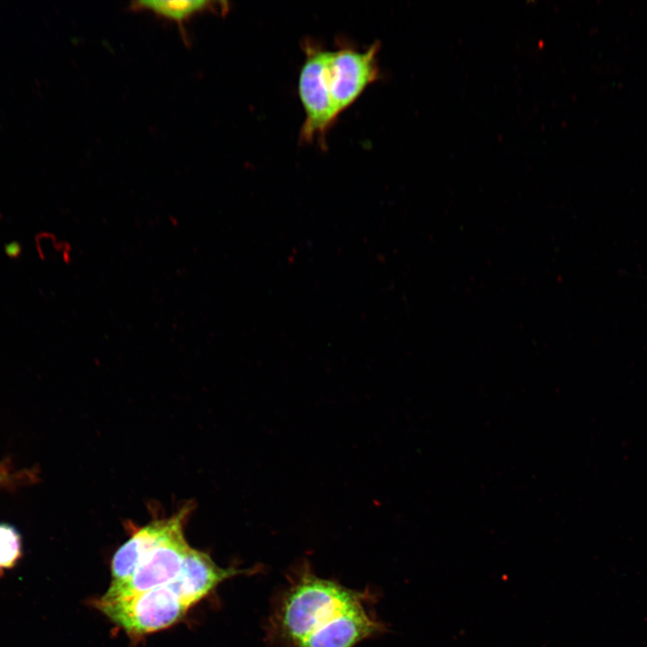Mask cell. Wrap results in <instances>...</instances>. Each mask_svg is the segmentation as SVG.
I'll list each match as a JSON object with an SVG mask.
<instances>
[{
  "label": "cell",
  "instance_id": "6da1fadb",
  "mask_svg": "<svg viewBox=\"0 0 647 647\" xmlns=\"http://www.w3.org/2000/svg\"><path fill=\"white\" fill-rule=\"evenodd\" d=\"M374 595L318 576L307 561L288 575L266 626L276 647H355L386 631Z\"/></svg>",
  "mask_w": 647,
  "mask_h": 647
},
{
  "label": "cell",
  "instance_id": "9c48e42d",
  "mask_svg": "<svg viewBox=\"0 0 647 647\" xmlns=\"http://www.w3.org/2000/svg\"><path fill=\"white\" fill-rule=\"evenodd\" d=\"M4 253L10 258H17L22 253L21 244L16 241L5 244Z\"/></svg>",
  "mask_w": 647,
  "mask_h": 647
},
{
  "label": "cell",
  "instance_id": "277c9868",
  "mask_svg": "<svg viewBox=\"0 0 647 647\" xmlns=\"http://www.w3.org/2000/svg\"><path fill=\"white\" fill-rule=\"evenodd\" d=\"M379 47L376 42L364 51L347 47L330 50L325 82L337 118L377 78Z\"/></svg>",
  "mask_w": 647,
  "mask_h": 647
},
{
  "label": "cell",
  "instance_id": "8992f818",
  "mask_svg": "<svg viewBox=\"0 0 647 647\" xmlns=\"http://www.w3.org/2000/svg\"><path fill=\"white\" fill-rule=\"evenodd\" d=\"M245 572L253 573V570L219 567L209 554L191 547L178 575L170 584L191 607L224 581Z\"/></svg>",
  "mask_w": 647,
  "mask_h": 647
},
{
  "label": "cell",
  "instance_id": "30bf717a",
  "mask_svg": "<svg viewBox=\"0 0 647 647\" xmlns=\"http://www.w3.org/2000/svg\"><path fill=\"white\" fill-rule=\"evenodd\" d=\"M9 474L6 466L0 465V484L7 483Z\"/></svg>",
  "mask_w": 647,
  "mask_h": 647
},
{
  "label": "cell",
  "instance_id": "ba28073f",
  "mask_svg": "<svg viewBox=\"0 0 647 647\" xmlns=\"http://www.w3.org/2000/svg\"><path fill=\"white\" fill-rule=\"evenodd\" d=\"M22 556V540L11 525L0 524V570L13 567Z\"/></svg>",
  "mask_w": 647,
  "mask_h": 647
},
{
  "label": "cell",
  "instance_id": "3957f363",
  "mask_svg": "<svg viewBox=\"0 0 647 647\" xmlns=\"http://www.w3.org/2000/svg\"><path fill=\"white\" fill-rule=\"evenodd\" d=\"M94 606L134 638L176 624L190 608L170 583L120 599L98 598Z\"/></svg>",
  "mask_w": 647,
  "mask_h": 647
},
{
  "label": "cell",
  "instance_id": "5b68a950",
  "mask_svg": "<svg viewBox=\"0 0 647 647\" xmlns=\"http://www.w3.org/2000/svg\"><path fill=\"white\" fill-rule=\"evenodd\" d=\"M306 59L298 77V94L306 118L301 138L311 141L322 138L337 120L325 82V71L330 50L315 44H305Z\"/></svg>",
  "mask_w": 647,
  "mask_h": 647
},
{
  "label": "cell",
  "instance_id": "52a82bcc",
  "mask_svg": "<svg viewBox=\"0 0 647 647\" xmlns=\"http://www.w3.org/2000/svg\"><path fill=\"white\" fill-rule=\"evenodd\" d=\"M135 11H148L157 16L174 22L182 30L184 23L202 13H223L227 9L226 3L212 0H138L130 3Z\"/></svg>",
  "mask_w": 647,
  "mask_h": 647
},
{
  "label": "cell",
  "instance_id": "7a4b0ae2",
  "mask_svg": "<svg viewBox=\"0 0 647 647\" xmlns=\"http://www.w3.org/2000/svg\"><path fill=\"white\" fill-rule=\"evenodd\" d=\"M192 510L193 503H187L170 517L142 527L129 525V539L111 559V583L99 598L120 599L173 581L191 547L184 527Z\"/></svg>",
  "mask_w": 647,
  "mask_h": 647
}]
</instances>
